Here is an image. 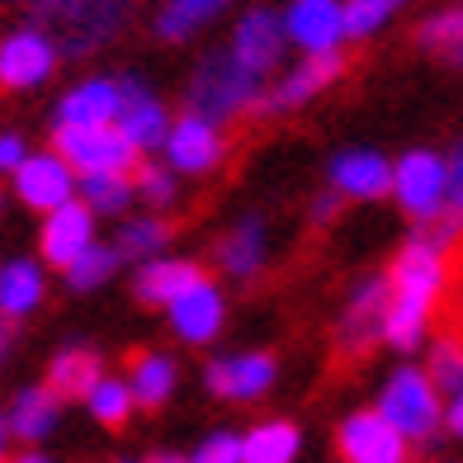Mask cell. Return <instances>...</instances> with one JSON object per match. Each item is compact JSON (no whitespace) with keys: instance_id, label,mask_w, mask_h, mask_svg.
Returning <instances> with one entry per match:
<instances>
[{"instance_id":"1","label":"cell","mask_w":463,"mask_h":463,"mask_svg":"<svg viewBox=\"0 0 463 463\" xmlns=\"http://www.w3.org/2000/svg\"><path fill=\"white\" fill-rule=\"evenodd\" d=\"M445 275H449V260L445 250L430 246L426 237L411 241L402 256L392 260V303H388V326H383V341H392L397 350H411L426 331L430 312L439 303V288H445Z\"/></svg>"},{"instance_id":"2","label":"cell","mask_w":463,"mask_h":463,"mask_svg":"<svg viewBox=\"0 0 463 463\" xmlns=\"http://www.w3.org/2000/svg\"><path fill=\"white\" fill-rule=\"evenodd\" d=\"M256 86L260 76L241 67L237 52H222V57H208L194 86H189V104H194V114H208V118H232L256 104Z\"/></svg>"},{"instance_id":"3","label":"cell","mask_w":463,"mask_h":463,"mask_svg":"<svg viewBox=\"0 0 463 463\" xmlns=\"http://www.w3.org/2000/svg\"><path fill=\"white\" fill-rule=\"evenodd\" d=\"M378 411H383L407 439H426L435 430V420H439V388H435V378L420 373V369H397L392 383L383 388V407H378Z\"/></svg>"},{"instance_id":"4","label":"cell","mask_w":463,"mask_h":463,"mask_svg":"<svg viewBox=\"0 0 463 463\" xmlns=\"http://www.w3.org/2000/svg\"><path fill=\"white\" fill-rule=\"evenodd\" d=\"M392 194H397V203H402L411 218H420V222L439 218L445 203H449V165L439 156H430V152L402 156L397 171H392Z\"/></svg>"},{"instance_id":"5","label":"cell","mask_w":463,"mask_h":463,"mask_svg":"<svg viewBox=\"0 0 463 463\" xmlns=\"http://www.w3.org/2000/svg\"><path fill=\"white\" fill-rule=\"evenodd\" d=\"M57 152L67 156L80 175H95V171H137V146L123 137V128H57Z\"/></svg>"},{"instance_id":"6","label":"cell","mask_w":463,"mask_h":463,"mask_svg":"<svg viewBox=\"0 0 463 463\" xmlns=\"http://www.w3.org/2000/svg\"><path fill=\"white\" fill-rule=\"evenodd\" d=\"M345 463H407V435L383 411H354L341 420L335 435Z\"/></svg>"},{"instance_id":"7","label":"cell","mask_w":463,"mask_h":463,"mask_svg":"<svg viewBox=\"0 0 463 463\" xmlns=\"http://www.w3.org/2000/svg\"><path fill=\"white\" fill-rule=\"evenodd\" d=\"M128 10H133V0H67L61 14H57L61 43H67L71 52H86V48L104 43L109 33H118Z\"/></svg>"},{"instance_id":"8","label":"cell","mask_w":463,"mask_h":463,"mask_svg":"<svg viewBox=\"0 0 463 463\" xmlns=\"http://www.w3.org/2000/svg\"><path fill=\"white\" fill-rule=\"evenodd\" d=\"M388 303H392V284L388 279H369L341 322V354L345 360H364L373 341H383L388 326Z\"/></svg>"},{"instance_id":"9","label":"cell","mask_w":463,"mask_h":463,"mask_svg":"<svg viewBox=\"0 0 463 463\" xmlns=\"http://www.w3.org/2000/svg\"><path fill=\"white\" fill-rule=\"evenodd\" d=\"M14 184H19V199H24L29 208H43V213H52V208L71 203V161L52 146V152L29 156L24 165H19Z\"/></svg>"},{"instance_id":"10","label":"cell","mask_w":463,"mask_h":463,"mask_svg":"<svg viewBox=\"0 0 463 463\" xmlns=\"http://www.w3.org/2000/svg\"><path fill=\"white\" fill-rule=\"evenodd\" d=\"M165 152H171L175 171H189V175H199V171H208V165H218V156H222L218 118H208V114H194V109H189V114L175 123V128H171V142H165Z\"/></svg>"},{"instance_id":"11","label":"cell","mask_w":463,"mask_h":463,"mask_svg":"<svg viewBox=\"0 0 463 463\" xmlns=\"http://www.w3.org/2000/svg\"><path fill=\"white\" fill-rule=\"evenodd\" d=\"M95 246V232H90V208L86 203H61L48 213L43 227V260L71 269L86 250Z\"/></svg>"},{"instance_id":"12","label":"cell","mask_w":463,"mask_h":463,"mask_svg":"<svg viewBox=\"0 0 463 463\" xmlns=\"http://www.w3.org/2000/svg\"><path fill=\"white\" fill-rule=\"evenodd\" d=\"M123 104H128V90L114 86V80H86L76 86L67 99H61V128H99V123H118Z\"/></svg>"},{"instance_id":"13","label":"cell","mask_w":463,"mask_h":463,"mask_svg":"<svg viewBox=\"0 0 463 463\" xmlns=\"http://www.w3.org/2000/svg\"><path fill=\"white\" fill-rule=\"evenodd\" d=\"M284 29H288V38H298L307 52H331L345 33V10L335 5V0H293Z\"/></svg>"},{"instance_id":"14","label":"cell","mask_w":463,"mask_h":463,"mask_svg":"<svg viewBox=\"0 0 463 463\" xmlns=\"http://www.w3.org/2000/svg\"><path fill=\"white\" fill-rule=\"evenodd\" d=\"M275 383V360L269 354H241V360H213L208 364V388L227 402H250Z\"/></svg>"},{"instance_id":"15","label":"cell","mask_w":463,"mask_h":463,"mask_svg":"<svg viewBox=\"0 0 463 463\" xmlns=\"http://www.w3.org/2000/svg\"><path fill=\"white\" fill-rule=\"evenodd\" d=\"M52 71V43L43 33H14L0 48V80L10 90H29Z\"/></svg>"},{"instance_id":"16","label":"cell","mask_w":463,"mask_h":463,"mask_svg":"<svg viewBox=\"0 0 463 463\" xmlns=\"http://www.w3.org/2000/svg\"><path fill=\"white\" fill-rule=\"evenodd\" d=\"M171 322H175V331L184 335V341H194V345L213 341L218 326H222V293L208 279H199L194 288L180 293V298L171 303Z\"/></svg>"},{"instance_id":"17","label":"cell","mask_w":463,"mask_h":463,"mask_svg":"<svg viewBox=\"0 0 463 463\" xmlns=\"http://www.w3.org/2000/svg\"><path fill=\"white\" fill-rule=\"evenodd\" d=\"M331 184L350 199H383L392 189V171L378 152H341L331 161Z\"/></svg>"},{"instance_id":"18","label":"cell","mask_w":463,"mask_h":463,"mask_svg":"<svg viewBox=\"0 0 463 463\" xmlns=\"http://www.w3.org/2000/svg\"><path fill=\"white\" fill-rule=\"evenodd\" d=\"M279 43H284L279 14L256 10V14H246V19H241V29H237V48H232V52L241 57V67H250L256 76H265V71L279 61Z\"/></svg>"},{"instance_id":"19","label":"cell","mask_w":463,"mask_h":463,"mask_svg":"<svg viewBox=\"0 0 463 463\" xmlns=\"http://www.w3.org/2000/svg\"><path fill=\"white\" fill-rule=\"evenodd\" d=\"M203 275L194 260H146L142 275H137V298L152 303V307H171L180 293H189Z\"/></svg>"},{"instance_id":"20","label":"cell","mask_w":463,"mask_h":463,"mask_svg":"<svg viewBox=\"0 0 463 463\" xmlns=\"http://www.w3.org/2000/svg\"><path fill=\"white\" fill-rule=\"evenodd\" d=\"M341 67H345V57L335 52V48H331V52H312L303 67L293 71L275 95L265 99V109H293V104H303L307 95H317L322 86H331V80L341 76Z\"/></svg>"},{"instance_id":"21","label":"cell","mask_w":463,"mask_h":463,"mask_svg":"<svg viewBox=\"0 0 463 463\" xmlns=\"http://www.w3.org/2000/svg\"><path fill=\"white\" fill-rule=\"evenodd\" d=\"M118 128H123V137H128L137 152H152V146L171 142L165 109H161L156 99H146L137 86H128V104H123V114H118Z\"/></svg>"},{"instance_id":"22","label":"cell","mask_w":463,"mask_h":463,"mask_svg":"<svg viewBox=\"0 0 463 463\" xmlns=\"http://www.w3.org/2000/svg\"><path fill=\"white\" fill-rule=\"evenodd\" d=\"M128 388L137 397V407H161L175 388V364L165 354L152 350H133L128 354Z\"/></svg>"},{"instance_id":"23","label":"cell","mask_w":463,"mask_h":463,"mask_svg":"<svg viewBox=\"0 0 463 463\" xmlns=\"http://www.w3.org/2000/svg\"><path fill=\"white\" fill-rule=\"evenodd\" d=\"M57 426V392L52 388H29L10 407V430L19 439H43Z\"/></svg>"},{"instance_id":"24","label":"cell","mask_w":463,"mask_h":463,"mask_svg":"<svg viewBox=\"0 0 463 463\" xmlns=\"http://www.w3.org/2000/svg\"><path fill=\"white\" fill-rule=\"evenodd\" d=\"M48 383L57 397H90L95 383H99V360L90 350H67L57 354L52 369H48Z\"/></svg>"},{"instance_id":"25","label":"cell","mask_w":463,"mask_h":463,"mask_svg":"<svg viewBox=\"0 0 463 463\" xmlns=\"http://www.w3.org/2000/svg\"><path fill=\"white\" fill-rule=\"evenodd\" d=\"M293 454H298V430L288 420H265L241 439L246 463H293Z\"/></svg>"},{"instance_id":"26","label":"cell","mask_w":463,"mask_h":463,"mask_svg":"<svg viewBox=\"0 0 463 463\" xmlns=\"http://www.w3.org/2000/svg\"><path fill=\"white\" fill-rule=\"evenodd\" d=\"M265 260V237H260V222L246 218L237 232H227L222 246H218V265L227 269V275H256V265Z\"/></svg>"},{"instance_id":"27","label":"cell","mask_w":463,"mask_h":463,"mask_svg":"<svg viewBox=\"0 0 463 463\" xmlns=\"http://www.w3.org/2000/svg\"><path fill=\"white\" fill-rule=\"evenodd\" d=\"M38 298H43V275L29 265V260H10L5 275H0V307L19 317V312H29Z\"/></svg>"},{"instance_id":"28","label":"cell","mask_w":463,"mask_h":463,"mask_svg":"<svg viewBox=\"0 0 463 463\" xmlns=\"http://www.w3.org/2000/svg\"><path fill=\"white\" fill-rule=\"evenodd\" d=\"M80 194L90 199V208L99 213H114L137 194V175L133 171H95V175H80Z\"/></svg>"},{"instance_id":"29","label":"cell","mask_w":463,"mask_h":463,"mask_svg":"<svg viewBox=\"0 0 463 463\" xmlns=\"http://www.w3.org/2000/svg\"><path fill=\"white\" fill-rule=\"evenodd\" d=\"M222 5L227 0H171V5L161 10V19H156V33L161 38H189L203 19H213Z\"/></svg>"},{"instance_id":"30","label":"cell","mask_w":463,"mask_h":463,"mask_svg":"<svg viewBox=\"0 0 463 463\" xmlns=\"http://www.w3.org/2000/svg\"><path fill=\"white\" fill-rule=\"evenodd\" d=\"M133 402H137L133 388L128 383H114V378H99L95 392H90V411L99 416V426H109V430H118L123 420H128Z\"/></svg>"},{"instance_id":"31","label":"cell","mask_w":463,"mask_h":463,"mask_svg":"<svg viewBox=\"0 0 463 463\" xmlns=\"http://www.w3.org/2000/svg\"><path fill=\"white\" fill-rule=\"evenodd\" d=\"M171 222H165V218H142V222H128V227H123V241H118V250H123V256H128V260H146V256H156V250L165 246V241H171Z\"/></svg>"},{"instance_id":"32","label":"cell","mask_w":463,"mask_h":463,"mask_svg":"<svg viewBox=\"0 0 463 463\" xmlns=\"http://www.w3.org/2000/svg\"><path fill=\"white\" fill-rule=\"evenodd\" d=\"M420 43L430 52H445L449 61H463V10H449L430 19V24H420Z\"/></svg>"},{"instance_id":"33","label":"cell","mask_w":463,"mask_h":463,"mask_svg":"<svg viewBox=\"0 0 463 463\" xmlns=\"http://www.w3.org/2000/svg\"><path fill=\"white\" fill-rule=\"evenodd\" d=\"M430 378H435V388H445V392H458L463 388V341L458 335H439V345L430 354Z\"/></svg>"},{"instance_id":"34","label":"cell","mask_w":463,"mask_h":463,"mask_svg":"<svg viewBox=\"0 0 463 463\" xmlns=\"http://www.w3.org/2000/svg\"><path fill=\"white\" fill-rule=\"evenodd\" d=\"M118 256L123 250H109V246H90L86 256H80L67 275H71V288H95V284H104L114 275V265H118Z\"/></svg>"},{"instance_id":"35","label":"cell","mask_w":463,"mask_h":463,"mask_svg":"<svg viewBox=\"0 0 463 463\" xmlns=\"http://www.w3.org/2000/svg\"><path fill=\"white\" fill-rule=\"evenodd\" d=\"M397 5H402V0H350L345 5V33H354V38L373 33Z\"/></svg>"},{"instance_id":"36","label":"cell","mask_w":463,"mask_h":463,"mask_svg":"<svg viewBox=\"0 0 463 463\" xmlns=\"http://www.w3.org/2000/svg\"><path fill=\"white\" fill-rule=\"evenodd\" d=\"M133 175H137V194H142V199H152V203H165V199L175 194V180L165 175L161 165H146V161H142Z\"/></svg>"},{"instance_id":"37","label":"cell","mask_w":463,"mask_h":463,"mask_svg":"<svg viewBox=\"0 0 463 463\" xmlns=\"http://www.w3.org/2000/svg\"><path fill=\"white\" fill-rule=\"evenodd\" d=\"M194 463H246L241 458V439H232V435H213V439H203Z\"/></svg>"},{"instance_id":"38","label":"cell","mask_w":463,"mask_h":463,"mask_svg":"<svg viewBox=\"0 0 463 463\" xmlns=\"http://www.w3.org/2000/svg\"><path fill=\"white\" fill-rule=\"evenodd\" d=\"M24 161H29V156H24V142H19V137L0 142V165H5V171H19Z\"/></svg>"},{"instance_id":"39","label":"cell","mask_w":463,"mask_h":463,"mask_svg":"<svg viewBox=\"0 0 463 463\" xmlns=\"http://www.w3.org/2000/svg\"><path fill=\"white\" fill-rule=\"evenodd\" d=\"M449 208H454V213H463V152L449 165Z\"/></svg>"},{"instance_id":"40","label":"cell","mask_w":463,"mask_h":463,"mask_svg":"<svg viewBox=\"0 0 463 463\" xmlns=\"http://www.w3.org/2000/svg\"><path fill=\"white\" fill-rule=\"evenodd\" d=\"M445 331L463 341V288L454 293V298H449V307H445Z\"/></svg>"},{"instance_id":"41","label":"cell","mask_w":463,"mask_h":463,"mask_svg":"<svg viewBox=\"0 0 463 463\" xmlns=\"http://www.w3.org/2000/svg\"><path fill=\"white\" fill-rule=\"evenodd\" d=\"M449 426H454V430L463 435V388L454 392V402H449Z\"/></svg>"},{"instance_id":"42","label":"cell","mask_w":463,"mask_h":463,"mask_svg":"<svg viewBox=\"0 0 463 463\" xmlns=\"http://www.w3.org/2000/svg\"><path fill=\"white\" fill-rule=\"evenodd\" d=\"M331 213H335V194H326V199H322L317 208H312V218H317V222H326Z\"/></svg>"},{"instance_id":"43","label":"cell","mask_w":463,"mask_h":463,"mask_svg":"<svg viewBox=\"0 0 463 463\" xmlns=\"http://www.w3.org/2000/svg\"><path fill=\"white\" fill-rule=\"evenodd\" d=\"M14 463H48L43 454H24V458H14Z\"/></svg>"},{"instance_id":"44","label":"cell","mask_w":463,"mask_h":463,"mask_svg":"<svg viewBox=\"0 0 463 463\" xmlns=\"http://www.w3.org/2000/svg\"><path fill=\"white\" fill-rule=\"evenodd\" d=\"M152 463H180V458H171V454H156Z\"/></svg>"}]
</instances>
